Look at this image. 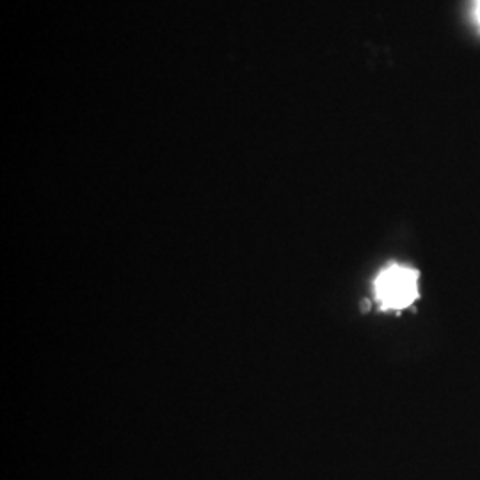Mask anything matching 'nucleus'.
I'll use <instances>...</instances> for the list:
<instances>
[{
	"mask_svg": "<svg viewBox=\"0 0 480 480\" xmlns=\"http://www.w3.org/2000/svg\"><path fill=\"white\" fill-rule=\"evenodd\" d=\"M477 20L480 23V0H477Z\"/></svg>",
	"mask_w": 480,
	"mask_h": 480,
	"instance_id": "f03ea898",
	"label": "nucleus"
},
{
	"mask_svg": "<svg viewBox=\"0 0 480 480\" xmlns=\"http://www.w3.org/2000/svg\"><path fill=\"white\" fill-rule=\"evenodd\" d=\"M374 296L383 311H404L420 299V272L402 263H390L374 280Z\"/></svg>",
	"mask_w": 480,
	"mask_h": 480,
	"instance_id": "f257e3e1",
	"label": "nucleus"
}]
</instances>
